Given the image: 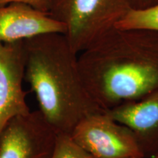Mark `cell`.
<instances>
[{"mask_svg": "<svg viewBox=\"0 0 158 158\" xmlns=\"http://www.w3.org/2000/svg\"><path fill=\"white\" fill-rule=\"evenodd\" d=\"M91 98L102 110L158 90V31L114 27L78 54Z\"/></svg>", "mask_w": 158, "mask_h": 158, "instance_id": "cell-1", "label": "cell"}, {"mask_svg": "<svg viewBox=\"0 0 158 158\" xmlns=\"http://www.w3.org/2000/svg\"><path fill=\"white\" fill-rule=\"evenodd\" d=\"M25 80L39 110L58 133L70 135L84 118L104 111L85 87L78 54L64 34L48 33L23 40Z\"/></svg>", "mask_w": 158, "mask_h": 158, "instance_id": "cell-2", "label": "cell"}, {"mask_svg": "<svg viewBox=\"0 0 158 158\" xmlns=\"http://www.w3.org/2000/svg\"><path fill=\"white\" fill-rule=\"evenodd\" d=\"M132 8L130 0H51L48 13L65 26V37L78 54Z\"/></svg>", "mask_w": 158, "mask_h": 158, "instance_id": "cell-3", "label": "cell"}, {"mask_svg": "<svg viewBox=\"0 0 158 158\" xmlns=\"http://www.w3.org/2000/svg\"><path fill=\"white\" fill-rule=\"evenodd\" d=\"M70 136L92 158L144 157L133 132L106 111L84 118Z\"/></svg>", "mask_w": 158, "mask_h": 158, "instance_id": "cell-4", "label": "cell"}, {"mask_svg": "<svg viewBox=\"0 0 158 158\" xmlns=\"http://www.w3.org/2000/svg\"><path fill=\"white\" fill-rule=\"evenodd\" d=\"M57 135L39 110L17 116L0 134V158H51Z\"/></svg>", "mask_w": 158, "mask_h": 158, "instance_id": "cell-5", "label": "cell"}, {"mask_svg": "<svg viewBox=\"0 0 158 158\" xmlns=\"http://www.w3.org/2000/svg\"><path fill=\"white\" fill-rule=\"evenodd\" d=\"M23 41L0 43V134L10 120L31 111L23 88Z\"/></svg>", "mask_w": 158, "mask_h": 158, "instance_id": "cell-6", "label": "cell"}, {"mask_svg": "<svg viewBox=\"0 0 158 158\" xmlns=\"http://www.w3.org/2000/svg\"><path fill=\"white\" fill-rule=\"evenodd\" d=\"M106 112L133 132L144 157L158 155V90Z\"/></svg>", "mask_w": 158, "mask_h": 158, "instance_id": "cell-7", "label": "cell"}, {"mask_svg": "<svg viewBox=\"0 0 158 158\" xmlns=\"http://www.w3.org/2000/svg\"><path fill=\"white\" fill-rule=\"evenodd\" d=\"M65 26L45 13L23 3L0 5V43L23 41L48 33L64 34Z\"/></svg>", "mask_w": 158, "mask_h": 158, "instance_id": "cell-8", "label": "cell"}, {"mask_svg": "<svg viewBox=\"0 0 158 158\" xmlns=\"http://www.w3.org/2000/svg\"><path fill=\"white\" fill-rule=\"evenodd\" d=\"M115 27L158 31V4L144 9L132 8L116 23Z\"/></svg>", "mask_w": 158, "mask_h": 158, "instance_id": "cell-9", "label": "cell"}, {"mask_svg": "<svg viewBox=\"0 0 158 158\" xmlns=\"http://www.w3.org/2000/svg\"><path fill=\"white\" fill-rule=\"evenodd\" d=\"M51 158H92L75 142L70 135L58 133Z\"/></svg>", "mask_w": 158, "mask_h": 158, "instance_id": "cell-10", "label": "cell"}, {"mask_svg": "<svg viewBox=\"0 0 158 158\" xmlns=\"http://www.w3.org/2000/svg\"><path fill=\"white\" fill-rule=\"evenodd\" d=\"M13 2L23 3L26 5H30L34 8L39 10L40 11L48 13L51 0H0V5H7V4Z\"/></svg>", "mask_w": 158, "mask_h": 158, "instance_id": "cell-11", "label": "cell"}, {"mask_svg": "<svg viewBox=\"0 0 158 158\" xmlns=\"http://www.w3.org/2000/svg\"><path fill=\"white\" fill-rule=\"evenodd\" d=\"M132 7L134 9H144L158 4V0H130Z\"/></svg>", "mask_w": 158, "mask_h": 158, "instance_id": "cell-12", "label": "cell"}, {"mask_svg": "<svg viewBox=\"0 0 158 158\" xmlns=\"http://www.w3.org/2000/svg\"><path fill=\"white\" fill-rule=\"evenodd\" d=\"M130 158H147L145 157H130Z\"/></svg>", "mask_w": 158, "mask_h": 158, "instance_id": "cell-13", "label": "cell"}, {"mask_svg": "<svg viewBox=\"0 0 158 158\" xmlns=\"http://www.w3.org/2000/svg\"><path fill=\"white\" fill-rule=\"evenodd\" d=\"M152 158H158V155H155V157H152Z\"/></svg>", "mask_w": 158, "mask_h": 158, "instance_id": "cell-14", "label": "cell"}]
</instances>
